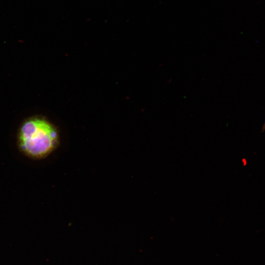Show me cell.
Instances as JSON below:
<instances>
[{
  "instance_id": "cell-1",
  "label": "cell",
  "mask_w": 265,
  "mask_h": 265,
  "mask_svg": "<svg viewBox=\"0 0 265 265\" xmlns=\"http://www.w3.org/2000/svg\"><path fill=\"white\" fill-rule=\"evenodd\" d=\"M18 146L26 156L40 159L48 156L59 143L58 133L46 119L33 116L26 119L20 125L17 134Z\"/></svg>"
},
{
  "instance_id": "cell-2",
  "label": "cell",
  "mask_w": 265,
  "mask_h": 265,
  "mask_svg": "<svg viewBox=\"0 0 265 265\" xmlns=\"http://www.w3.org/2000/svg\"><path fill=\"white\" fill-rule=\"evenodd\" d=\"M265 130V123H264V124L263 125V129H262V131H264Z\"/></svg>"
}]
</instances>
